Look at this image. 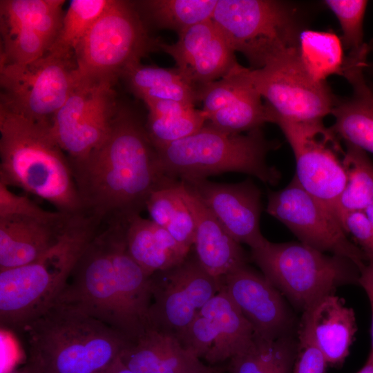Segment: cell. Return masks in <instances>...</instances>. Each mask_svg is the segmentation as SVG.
Listing matches in <instances>:
<instances>
[{
    "label": "cell",
    "mask_w": 373,
    "mask_h": 373,
    "mask_svg": "<svg viewBox=\"0 0 373 373\" xmlns=\"http://www.w3.org/2000/svg\"><path fill=\"white\" fill-rule=\"evenodd\" d=\"M124 231L114 221L97 232L55 302L77 308L132 343L150 327L151 280L128 254Z\"/></svg>",
    "instance_id": "1"
},
{
    "label": "cell",
    "mask_w": 373,
    "mask_h": 373,
    "mask_svg": "<svg viewBox=\"0 0 373 373\" xmlns=\"http://www.w3.org/2000/svg\"><path fill=\"white\" fill-rule=\"evenodd\" d=\"M73 171L84 211L101 222L140 215L152 191L171 179L145 126L124 108L102 144Z\"/></svg>",
    "instance_id": "2"
},
{
    "label": "cell",
    "mask_w": 373,
    "mask_h": 373,
    "mask_svg": "<svg viewBox=\"0 0 373 373\" xmlns=\"http://www.w3.org/2000/svg\"><path fill=\"white\" fill-rule=\"evenodd\" d=\"M0 181L68 215L84 213L68 156L50 128L0 107Z\"/></svg>",
    "instance_id": "3"
},
{
    "label": "cell",
    "mask_w": 373,
    "mask_h": 373,
    "mask_svg": "<svg viewBox=\"0 0 373 373\" xmlns=\"http://www.w3.org/2000/svg\"><path fill=\"white\" fill-rule=\"evenodd\" d=\"M101 222L72 216L57 242L33 262L0 271V323L21 331L52 306L64 289Z\"/></svg>",
    "instance_id": "4"
},
{
    "label": "cell",
    "mask_w": 373,
    "mask_h": 373,
    "mask_svg": "<svg viewBox=\"0 0 373 373\" xmlns=\"http://www.w3.org/2000/svg\"><path fill=\"white\" fill-rule=\"evenodd\" d=\"M28 361L41 373H98L129 344L106 324L55 302L26 324Z\"/></svg>",
    "instance_id": "5"
},
{
    "label": "cell",
    "mask_w": 373,
    "mask_h": 373,
    "mask_svg": "<svg viewBox=\"0 0 373 373\" xmlns=\"http://www.w3.org/2000/svg\"><path fill=\"white\" fill-rule=\"evenodd\" d=\"M276 146L265 138L261 128L246 134H233L207 122L186 138L155 148L163 173L173 180L189 182L225 172H239L274 185L280 174L268 165L266 157Z\"/></svg>",
    "instance_id": "6"
},
{
    "label": "cell",
    "mask_w": 373,
    "mask_h": 373,
    "mask_svg": "<svg viewBox=\"0 0 373 373\" xmlns=\"http://www.w3.org/2000/svg\"><path fill=\"white\" fill-rule=\"evenodd\" d=\"M251 260L265 277L303 312L336 287L358 284L360 270L350 260L327 255L301 242L266 240L251 249Z\"/></svg>",
    "instance_id": "7"
},
{
    "label": "cell",
    "mask_w": 373,
    "mask_h": 373,
    "mask_svg": "<svg viewBox=\"0 0 373 373\" xmlns=\"http://www.w3.org/2000/svg\"><path fill=\"white\" fill-rule=\"evenodd\" d=\"M133 4L111 0L77 47L74 58L77 81L111 82L148 52L159 50Z\"/></svg>",
    "instance_id": "8"
},
{
    "label": "cell",
    "mask_w": 373,
    "mask_h": 373,
    "mask_svg": "<svg viewBox=\"0 0 373 373\" xmlns=\"http://www.w3.org/2000/svg\"><path fill=\"white\" fill-rule=\"evenodd\" d=\"M211 20L252 69L295 47L300 31L296 9L273 0H218Z\"/></svg>",
    "instance_id": "9"
},
{
    "label": "cell",
    "mask_w": 373,
    "mask_h": 373,
    "mask_svg": "<svg viewBox=\"0 0 373 373\" xmlns=\"http://www.w3.org/2000/svg\"><path fill=\"white\" fill-rule=\"evenodd\" d=\"M0 66V107L50 128L77 83L75 61L48 52L28 64Z\"/></svg>",
    "instance_id": "10"
},
{
    "label": "cell",
    "mask_w": 373,
    "mask_h": 373,
    "mask_svg": "<svg viewBox=\"0 0 373 373\" xmlns=\"http://www.w3.org/2000/svg\"><path fill=\"white\" fill-rule=\"evenodd\" d=\"M253 84L276 118L294 122L323 121L337 97L327 83L314 81L304 70L296 46L279 53L262 67L249 68Z\"/></svg>",
    "instance_id": "11"
},
{
    "label": "cell",
    "mask_w": 373,
    "mask_h": 373,
    "mask_svg": "<svg viewBox=\"0 0 373 373\" xmlns=\"http://www.w3.org/2000/svg\"><path fill=\"white\" fill-rule=\"evenodd\" d=\"M273 123L279 126L294 153V178L334 214L346 184L343 164L345 151L339 137L331 128L325 127L323 121L294 122L276 118Z\"/></svg>",
    "instance_id": "12"
},
{
    "label": "cell",
    "mask_w": 373,
    "mask_h": 373,
    "mask_svg": "<svg viewBox=\"0 0 373 373\" xmlns=\"http://www.w3.org/2000/svg\"><path fill=\"white\" fill-rule=\"evenodd\" d=\"M111 82L77 81L55 114L50 131L72 169L105 140L119 108Z\"/></svg>",
    "instance_id": "13"
},
{
    "label": "cell",
    "mask_w": 373,
    "mask_h": 373,
    "mask_svg": "<svg viewBox=\"0 0 373 373\" xmlns=\"http://www.w3.org/2000/svg\"><path fill=\"white\" fill-rule=\"evenodd\" d=\"M150 327L178 338L222 286L189 252L180 264L151 276Z\"/></svg>",
    "instance_id": "14"
},
{
    "label": "cell",
    "mask_w": 373,
    "mask_h": 373,
    "mask_svg": "<svg viewBox=\"0 0 373 373\" xmlns=\"http://www.w3.org/2000/svg\"><path fill=\"white\" fill-rule=\"evenodd\" d=\"M266 211L284 224L300 242L350 260L360 272L367 266L364 253L348 239L334 214L303 189L294 178L283 189L269 193Z\"/></svg>",
    "instance_id": "15"
},
{
    "label": "cell",
    "mask_w": 373,
    "mask_h": 373,
    "mask_svg": "<svg viewBox=\"0 0 373 373\" xmlns=\"http://www.w3.org/2000/svg\"><path fill=\"white\" fill-rule=\"evenodd\" d=\"M63 0H1L0 65L25 64L46 55L64 15Z\"/></svg>",
    "instance_id": "16"
},
{
    "label": "cell",
    "mask_w": 373,
    "mask_h": 373,
    "mask_svg": "<svg viewBox=\"0 0 373 373\" xmlns=\"http://www.w3.org/2000/svg\"><path fill=\"white\" fill-rule=\"evenodd\" d=\"M254 336L251 325L222 287L178 338L200 359L213 365L244 351Z\"/></svg>",
    "instance_id": "17"
},
{
    "label": "cell",
    "mask_w": 373,
    "mask_h": 373,
    "mask_svg": "<svg viewBox=\"0 0 373 373\" xmlns=\"http://www.w3.org/2000/svg\"><path fill=\"white\" fill-rule=\"evenodd\" d=\"M223 289L252 327L267 340L290 334L294 320L283 294L247 264L222 278Z\"/></svg>",
    "instance_id": "18"
},
{
    "label": "cell",
    "mask_w": 373,
    "mask_h": 373,
    "mask_svg": "<svg viewBox=\"0 0 373 373\" xmlns=\"http://www.w3.org/2000/svg\"><path fill=\"white\" fill-rule=\"evenodd\" d=\"M172 44L160 41L184 79L199 88L219 79L238 64L235 51L212 20L194 25Z\"/></svg>",
    "instance_id": "19"
},
{
    "label": "cell",
    "mask_w": 373,
    "mask_h": 373,
    "mask_svg": "<svg viewBox=\"0 0 373 373\" xmlns=\"http://www.w3.org/2000/svg\"><path fill=\"white\" fill-rule=\"evenodd\" d=\"M182 182L238 243L254 249L267 240L260 229V191L251 181L236 184L216 183L207 179Z\"/></svg>",
    "instance_id": "20"
},
{
    "label": "cell",
    "mask_w": 373,
    "mask_h": 373,
    "mask_svg": "<svg viewBox=\"0 0 373 373\" xmlns=\"http://www.w3.org/2000/svg\"><path fill=\"white\" fill-rule=\"evenodd\" d=\"M181 193L195 221V255L202 267L218 278L247 264L241 247L225 230L211 211L182 182Z\"/></svg>",
    "instance_id": "21"
},
{
    "label": "cell",
    "mask_w": 373,
    "mask_h": 373,
    "mask_svg": "<svg viewBox=\"0 0 373 373\" xmlns=\"http://www.w3.org/2000/svg\"><path fill=\"white\" fill-rule=\"evenodd\" d=\"M120 359L134 373H222L202 363L177 336L151 327L125 347Z\"/></svg>",
    "instance_id": "22"
},
{
    "label": "cell",
    "mask_w": 373,
    "mask_h": 373,
    "mask_svg": "<svg viewBox=\"0 0 373 373\" xmlns=\"http://www.w3.org/2000/svg\"><path fill=\"white\" fill-rule=\"evenodd\" d=\"M365 61L349 62L343 76L352 87L350 97L338 99L331 114L334 123L331 128L345 144L373 153V90L363 74Z\"/></svg>",
    "instance_id": "23"
},
{
    "label": "cell",
    "mask_w": 373,
    "mask_h": 373,
    "mask_svg": "<svg viewBox=\"0 0 373 373\" xmlns=\"http://www.w3.org/2000/svg\"><path fill=\"white\" fill-rule=\"evenodd\" d=\"M48 221L33 218H0V271L30 263L59 240L70 218Z\"/></svg>",
    "instance_id": "24"
},
{
    "label": "cell",
    "mask_w": 373,
    "mask_h": 373,
    "mask_svg": "<svg viewBox=\"0 0 373 373\" xmlns=\"http://www.w3.org/2000/svg\"><path fill=\"white\" fill-rule=\"evenodd\" d=\"M300 321L309 328L328 365L343 364L357 330L354 312L344 300L328 294L304 311Z\"/></svg>",
    "instance_id": "25"
},
{
    "label": "cell",
    "mask_w": 373,
    "mask_h": 373,
    "mask_svg": "<svg viewBox=\"0 0 373 373\" xmlns=\"http://www.w3.org/2000/svg\"><path fill=\"white\" fill-rule=\"evenodd\" d=\"M124 242L129 256L148 275L171 268L188 256L166 229L136 215L125 226Z\"/></svg>",
    "instance_id": "26"
},
{
    "label": "cell",
    "mask_w": 373,
    "mask_h": 373,
    "mask_svg": "<svg viewBox=\"0 0 373 373\" xmlns=\"http://www.w3.org/2000/svg\"><path fill=\"white\" fill-rule=\"evenodd\" d=\"M123 76L131 90L143 102L172 100L194 106L200 102L198 88L186 82L177 68L138 63L129 67Z\"/></svg>",
    "instance_id": "27"
},
{
    "label": "cell",
    "mask_w": 373,
    "mask_h": 373,
    "mask_svg": "<svg viewBox=\"0 0 373 373\" xmlns=\"http://www.w3.org/2000/svg\"><path fill=\"white\" fill-rule=\"evenodd\" d=\"M344 49L341 38L329 30L303 29L296 43L302 67L318 83H326L332 75L343 76L346 60Z\"/></svg>",
    "instance_id": "28"
},
{
    "label": "cell",
    "mask_w": 373,
    "mask_h": 373,
    "mask_svg": "<svg viewBox=\"0 0 373 373\" xmlns=\"http://www.w3.org/2000/svg\"><path fill=\"white\" fill-rule=\"evenodd\" d=\"M296 344L290 334L267 340L255 334L251 343L229 360L230 373H292Z\"/></svg>",
    "instance_id": "29"
},
{
    "label": "cell",
    "mask_w": 373,
    "mask_h": 373,
    "mask_svg": "<svg viewBox=\"0 0 373 373\" xmlns=\"http://www.w3.org/2000/svg\"><path fill=\"white\" fill-rule=\"evenodd\" d=\"M345 144L343 164L346 184L334 209L340 222L345 213L364 211L373 204V162L363 150Z\"/></svg>",
    "instance_id": "30"
},
{
    "label": "cell",
    "mask_w": 373,
    "mask_h": 373,
    "mask_svg": "<svg viewBox=\"0 0 373 373\" xmlns=\"http://www.w3.org/2000/svg\"><path fill=\"white\" fill-rule=\"evenodd\" d=\"M218 0H147L140 5L158 28L175 31L211 20Z\"/></svg>",
    "instance_id": "31"
},
{
    "label": "cell",
    "mask_w": 373,
    "mask_h": 373,
    "mask_svg": "<svg viewBox=\"0 0 373 373\" xmlns=\"http://www.w3.org/2000/svg\"><path fill=\"white\" fill-rule=\"evenodd\" d=\"M111 0H73L64 15L58 36L48 51L54 55L74 57L75 51Z\"/></svg>",
    "instance_id": "32"
},
{
    "label": "cell",
    "mask_w": 373,
    "mask_h": 373,
    "mask_svg": "<svg viewBox=\"0 0 373 373\" xmlns=\"http://www.w3.org/2000/svg\"><path fill=\"white\" fill-rule=\"evenodd\" d=\"M207 122L222 131L240 134L271 123V115L254 86L227 107L208 116Z\"/></svg>",
    "instance_id": "33"
},
{
    "label": "cell",
    "mask_w": 373,
    "mask_h": 373,
    "mask_svg": "<svg viewBox=\"0 0 373 373\" xmlns=\"http://www.w3.org/2000/svg\"><path fill=\"white\" fill-rule=\"evenodd\" d=\"M249 68L236 65L219 79L198 88L201 109L207 117L224 108L254 87Z\"/></svg>",
    "instance_id": "34"
},
{
    "label": "cell",
    "mask_w": 373,
    "mask_h": 373,
    "mask_svg": "<svg viewBox=\"0 0 373 373\" xmlns=\"http://www.w3.org/2000/svg\"><path fill=\"white\" fill-rule=\"evenodd\" d=\"M207 119L202 110L177 116L157 117L148 115L145 126L147 134L155 148L186 138L202 128Z\"/></svg>",
    "instance_id": "35"
},
{
    "label": "cell",
    "mask_w": 373,
    "mask_h": 373,
    "mask_svg": "<svg viewBox=\"0 0 373 373\" xmlns=\"http://www.w3.org/2000/svg\"><path fill=\"white\" fill-rule=\"evenodd\" d=\"M324 4L337 18L344 48L356 53L367 45L363 42V21L367 1L363 0H326Z\"/></svg>",
    "instance_id": "36"
},
{
    "label": "cell",
    "mask_w": 373,
    "mask_h": 373,
    "mask_svg": "<svg viewBox=\"0 0 373 373\" xmlns=\"http://www.w3.org/2000/svg\"><path fill=\"white\" fill-rule=\"evenodd\" d=\"M182 202L180 181L169 179L152 191L146 201V208L150 220L166 229Z\"/></svg>",
    "instance_id": "37"
},
{
    "label": "cell",
    "mask_w": 373,
    "mask_h": 373,
    "mask_svg": "<svg viewBox=\"0 0 373 373\" xmlns=\"http://www.w3.org/2000/svg\"><path fill=\"white\" fill-rule=\"evenodd\" d=\"M68 216L59 211H47L29 198L12 192L0 181V218L19 216L55 221Z\"/></svg>",
    "instance_id": "38"
},
{
    "label": "cell",
    "mask_w": 373,
    "mask_h": 373,
    "mask_svg": "<svg viewBox=\"0 0 373 373\" xmlns=\"http://www.w3.org/2000/svg\"><path fill=\"white\" fill-rule=\"evenodd\" d=\"M327 366L309 328L300 321L292 373H326Z\"/></svg>",
    "instance_id": "39"
},
{
    "label": "cell",
    "mask_w": 373,
    "mask_h": 373,
    "mask_svg": "<svg viewBox=\"0 0 373 373\" xmlns=\"http://www.w3.org/2000/svg\"><path fill=\"white\" fill-rule=\"evenodd\" d=\"M341 224L346 233H350L364 253L367 264L373 265V232L364 211L345 213Z\"/></svg>",
    "instance_id": "40"
},
{
    "label": "cell",
    "mask_w": 373,
    "mask_h": 373,
    "mask_svg": "<svg viewBox=\"0 0 373 373\" xmlns=\"http://www.w3.org/2000/svg\"><path fill=\"white\" fill-rule=\"evenodd\" d=\"M166 229L178 244L191 250L193 245L195 224L193 216L184 199Z\"/></svg>",
    "instance_id": "41"
},
{
    "label": "cell",
    "mask_w": 373,
    "mask_h": 373,
    "mask_svg": "<svg viewBox=\"0 0 373 373\" xmlns=\"http://www.w3.org/2000/svg\"><path fill=\"white\" fill-rule=\"evenodd\" d=\"M144 102L148 108V115L157 117L185 115L195 108L194 106L172 100H147Z\"/></svg>",
    "instance_id": "42"
},
{
    "label": "cell",
    "mask_w": 373,
    "mask_h": 373,
    "mask_svg": "<svg viewBox=\"0 0 373 373\" xmlns=\"http://www.w3.org/2000/svg\"><path fill=\"white\" fill-rule=\"evenodd\" d=\"M358 285L365 290L370 305L371 309V343L372 348L370 352L373 353V265L367 264V266L361 271L358 280Z\"/></svg>",
    "instance_id": "43"
},
{
    "label": "cell",
    "mask_w": 373,
    "mask_h": 373,
    "mask_svg": "<svg viewBox=\"0 0 373 373\" xmlns=\"http://www.w3.org/2000/svg\"><path fill=\"white\" fill-rule=\"evenodd\" d=\"M98 373H134L126 366L120 359V356L111 364Z\"/></svg>",
    "instance_id": "44"
},
{
    "label": "cell",
    "mask_w": 373,
    "mask_h": 373,
    "mask_svg": "<svg viewBox=\"0 0 373 373\" xmlns=\"http://www.w3.org/2000/svg\"><path fill=\"white\" fill-rule=\"evenodd\" d=\"M2 373H41V372L34 364L28 361L24 365L19 368L8 370Z\"/></svg>",
    "instance_id": "45"
},
{
    "label": "cell",
    "mask_w": 373,
    "mask_h": 373,
    "mask_svg": "<svg viewBox=\"0 0 373 373\" xmlns=\"http://www.w3.org/2000/svg\"><path fill=\"white\" fill-rule=\"evenodd\" d=\"M356 373H373V353L370 352L364 365Z\"/></svg>",
    "instance_id": "46"
},
{
    "label": "cell",
    "mask_w": 373,
    "mask_h": 373,
    "mask_svg": "<svg viewBox=\"0 0 373 373\" xmlns=\"http://www.w3.org/2000/svg\"><path fill=\"white\" fill-rule=\"evenodd\" d=\"M372 227L373 232V204L364 210Z\"/></svg>",
    "instance_id": "47"
},
{
    "label": "cell",
    "mask_w": 373,
    "mask_h": 373,
    "mask_svg": "<svg viewBox=\"0 0 373 373\" xmlns=\"http://www.w3.org/2000/svg\"><path fill=\"white\" fill-rule=\"evenodd\" d=\"M372 90H373V88H372Z\"/></svg>",
    "instance_id": "48"
}]
</instances>
